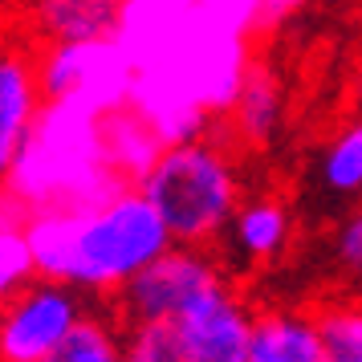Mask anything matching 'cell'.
Segmentation results:
<instances>
[{
    "label": "cell",
    "mask_w": 362,
    "mask_h": 362,
    "mask_svg": "<svg viewBox=\"0 0 362 362\" xmlns=\"http://www.w3.org/2000/svg\"><path fill=\"white\" fill-rule=\"evenodd\" d=\"M37 273V257L29 245V228H0V305L25 293Z\"/></svg>",
    "instance_id": "obj_19"
},
{
    "label": "cell",
    "mask_w": 362,
    "mask_h": 362,
    "mask_svg": "<svg viewBox=\"0 0 362 362\" xmlns=\"http://www.w3.org/2000/svg\"><path fill=\"white\" fill-rule=\"evenodd\" d=\"M0 17H4V13H0Z\"/></svg>",
    "instance_id": "obj_23"
},
{
    "label": "cell",
    "mask_w": 362,
    "mask_h": 362,
    "mask_svg": "<svg viewBox=\"0 0 362 362\" xmlns=\"http://www.w3.org/2000/svg\"><path fill=\"white\" fill-rule=\"evenodd\" d=\"M25 29L41 45H78V41H102L118 29L115 0H41L21 13Z\"/></svg>",
    "instance_id": "obj_12"
},
{
    "label": "cell",
    "mask_w": 362,
    "mask_h": 362,
    "mask_svg": "<svg viewBox=\"0 0 362 362\" xmlns=\"http://www.w3.org/2000/svg\"><path fill=\"white\" fill-rule=\"evenodd\" d=\"M139 192L151 199L175 245L220 248L240 199L248 196L245 155L224 134L167 147Z\"/></svg>",
    "instance_id": "obj_3"
},
{
    "label": "cell",
    "mask_w": 362,
    "mask_h": 362,
    "mask_svg": "<svg viewBox=\"0 0 362 362\" xmlns=\"http://www.w3.org/2000/svg\"><path fill=\"white\" fill-rule=\"evenodd\" d=\"M285 118H289V94H285V78L273 62L257 57L248 69L240 94L232 102L228 118L220 122V131L240 155H264V151L277 147L281 131H285Z\"/></svg>",
    "instance_id": "obj_11"
},
{
    "label": "cell",
    "mask_w": 362,
    "mask_h": 362,
    "mask_svg": "<svg viewBox=\"0 0 362 362\" xmlns=\"http://www.w3.org/2000/svg\"><path fill=\"white\" fill-rule=\"evenodd\" d=\"M127 350H131L127 322L118 317L115 305L94 301L86 317L74 326V334L53 350L49 362H127Z\"/></svg>",
    "instance_id": "obj_16"
},
{
    "label": "cell",
    "mask_w": 362,
    "mask_h": 362,
    "mask_svg": "<svg viewBox=\"0 0 362 362\" xmlns=\"http://www.w3.org/2000/svg\"><path fill=\"white\" fill-rule=\"evenodd\" d=\"M297 236V208L293 196L277 187V183H257L248 187V196L240 199V208L232 216L228 232L220 240V257L228 264V273L236 281L252 277L257 269L277 264Z\"/></svg>",
    "instance_id": "obj_10"
},
{
    "label": "cell",
    "mask_w": 362,
    "mask_h": 362,
    "mask_svg": "<svg viewBox=\"0 0 362 362\" xmlns=\"http://www.w3.org/2000/svg\"><path fill=\"white\" fill-rule=\"evenodd\" d=\"M248 362H326L313 305H261Z\"/></svg>",
    "instance_id": "obj_13"
},
{
    "label": "cell",
    "mask_w": 362,
    "mask_h": 362,
    "mask_svg": "<svg viewBox=\"0 0 362 362\" xmlns=\"http://www.w3.org/2000/svg\"><path fill=\"white\" fill-rule=\"evenodd\" d=\"M236 281L228 264L220 257V248H187L171 245L155 264H147L139 277L110 301L127 329H147V326H171L183 313L199 305L208 293L220 285Z\"/></svg>",
    "instance_id": "obj_5"
},
{
    "label": "cell",
    "mask_w": 362,
    "mask_h": 362,
    "mask_svg": "<svg viewBox=\"0 0 362 362\" xmlns=\"http://www.w3.org/2000/svg\"><path fill=\"white\" fill-rule=\"evenodd\" d=\"M134 69L115 37L78 45H41V94L45 102L78 106L94 118L131 110Z\"/></svg>",
    "instance_id": "obj_6"
},
{
    "label": "cell",
    "mask_w": 362,
    "mask_h": 362,
    "mask_svg": "<svg viewBox=\"0 0 362 362\" xmlns=\"http://www.w3.org/2000/svg\"><path fill=\"white\" fill-rule=\"evenodd\" d=\"M313 305L326 362H362V293H322Z\"/></svg>",
    "instance_id": "obj_17"
},
{
    "label": "cell",
    "mask_w": 362,
    "mask_h": 362,
    "mask_svg": "<svg viewBox=\"0 0 362 362\" xmlns=\"http://www.w3.org/2000/svg\"><path fill=\"white\" fill-rule=\"evenodd\" d=\"M127 362H180L175 346H171V329H167V326L131 329V350H127Z\"/></svg>",
    "instance_id": "obj_20"
},
{
    "label": "cell",
    "mask_w": 362,
    "mask_h": 362,
    "mask_svg": "<svg viewBox=\"0 0 362 362\" xmlns=\"http://www.w3.org/2000/svg\"><path fill=\"white\" fill-rule=\"evenodd\" d=\"M8 187L33 212H78L110 199L122 183L106 163L102 118L78 106L45 102L29 143L17 155Z\"/></svg>",
    "instance_id": "obj_4"
},
{
    "label": "cell",
    "mask_w": 362,
    "mask_h": 362,
    "mask_svg": "<svg viewBox=\"0 0 362 362\" xmlns=\"http://www.w3.org/2000/svg\"><path fill=\"white\" fill-rule=\"evenodd\" d=\"M94 301L78 289L37 277L25 293L0 305V362H49Z\"/></svg>",
    "instance_id": "obj_7"
},
{
    "label": "cell",
    "mask_w": 362,
    "mask_h": 362,
    "mask_svg": "<svg viewBox=\"0 0 362 362\" xmlns=\"http://www.w3.org/2000/svg\"><path fill=\"white\" fill-rule=\"evenodd\" d=\"M29 245L45 281L78 289L86 301L110 305L175 240L139 187H118L94 208L33 212Z\"/></svg>",
    "instance_id": "obj_2"
},
{
    "label": "cell",
    "mask_w": 362,
    "mask_h": 362,
    "mask_svg": "<svg viewBox=\"0 0 362 362\" xmlns=\"http://www.w3.org/2000/svg\"><path fill=\"white\" fill-rule=\"evenodd\" d=\"M326 248H329V264H334L338 289L362 293V204L346 208V212L334 220Z\"/></svg>",
    "instance_id": "obj_18"
},
{
    "label": "cell",
    "mask_w": 362,
    "mask_h": 362,
    "mask_svg": "<svg viewBox=\"0 0 362 362\" xmlns=\"http://www.w3.org/2000/svg\"><path fill=\"white\" fill-rule=\"evenodd\" d=\"M261 305L248 297L240 281L220 285L199 305L171 322V346L180 362H248L252 354V329Z\"/></svg>",
    "instance_id": "obj_9"
},
{
    "label": "cell",
    "mask_w": 362,
    "mask_h": 362,
    "mask_svg": "<svg viewBox=\"0 0 362 362\" xmlns=\"http://www.w3.org/2000/svg\"><path fill=\"white\" fill-rule=\"evenodd\" d=\"M41 110V41L25 29L21 13L0 17V183H8Z\"/></svg>",
    "instance_id": "obj_8"
},
{
    "label": "cell",
    "mask_w": 362,
    "mask_h": 362,
    "mask_svg": "<svg viewBox=\"0 0 362 362\" xmlns=\"http://www.w3.org/2000/svg\"><path fill=\"white\" fill-rule=\"evenodd\" d=\"M285 13L264 0H122L115 41L134 69L131 110L163 147L216 134L261 57L257 37Z\"/></svg>",
    "instance_id": "obj_1"
},
{
    "label": "cell",
    "mask_w": 362,
    "mask_h": 362,
    "mask_svg": "<svg viewBox=\"0 0 362 362\" xmlns=\"http://www.w3.org/2000/svg\"><path fill=\"white\" fill-rule=\"evenodd\" d=\"M313 183L317 192L342 204H362V118H338L313 151Z\"/></svg>",
    "instance_id": "obj_14"
},
{
    "label": "cell",
    "mask_w": 362,
    "mask_h": 362,
    "mask_svg": "<svg viewBox=\"0 0 362 362\" xmlns=\"http://www.w3.org/2000/svg\"><path fill=\"white\" fill-rule=\"evenodd\" d=\"M102 143H106V163L122 187H139L167 151L163 139L134 110H118V115L102 118Z\"/></svg>",
    "instance_id": "obj_15"
},
{
    "label": "cell",
    "mask_w": 362,
    "mask_h": 362,
    "mask_svg": "<svg viewBox=\"0 0 362 362\" xmlns=\"http://www.w3.org/2000/svg\"><path fill=\"white\" fill-rule=\"evenodd\" d=\"M346 98H350V115H358V118H362V62L354 66L350 82H346Z\"/></svg>",
    "instance_id": "obj_22"
},
{
    "label": "cell",
    "mask_w": 362,
    "mask_h": 362,
    "mask_svg": "<svg viewBox=\"0 0 362 362\" xmlns=\"http://www.w3.org/2000/svg\"><path fill=\"white\" fill-rule=\"evenodd\" d=\"M29 224H33V208L8 183H0V228H29Z\"/></svg>",
    "instance_id": "obj_21"
}]
</instances>
